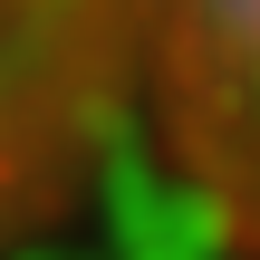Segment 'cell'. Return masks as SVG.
I'll return each mask as SVG.
<instances>
[{
  "label": "cell",
  "instance_id": "1",
  "mask_svg": "<svg viewBox=\"0 0 260 260\" xmlns=\"http://www.w3.org/2000/svg\"><path fill=\"white\" fill-rule=\"evenodd\" d=\"M174 174L260 260V0H145Z\"/></svg>",
  "mask_w": 260,
  "mask_h": 260
}]
</instances>
